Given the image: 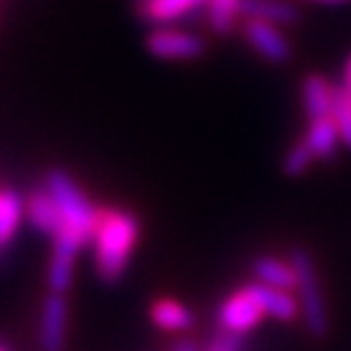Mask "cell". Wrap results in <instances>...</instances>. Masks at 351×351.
Here are the masks:
<instances>
[{"label": "cell", "instance_id": "cell-1", "mask_svg": "<svg viewBox=\"0 0 351 351\" xmlns=\"http://www.w3.org/2000/svg\"><path fill=\"white\" fill-rule=\"evenodd\" d=\"M47 190L55 198L58 213H60V226L55 232V250H52L50 271H47V281H50L52 291H60L71 287L73 278V261L81 252V247L94 239V229H97V219H99V208H94V203L86 198V193L78 188L73 177L63 172V169H52L47 175Z\"/></svg>", "mask_w": 351, "mask_h": 351}, {"label": "cell", "instance_id": "cell-2", "mask_svg": "<svg viewBox=\"0 0 351 351\" xmlns=\"http://www.w3.org/2000/svg\"><path fill=\"white\" fill-rule=\"evenodd\" d=\"M91 242L99 276L104 281H117L125 274L130 252L138 242V219L123 208H99Z\"/></svg>", "mask_w": 351, "mask_h": 351}, {"label": "cell", "instance_id": "cell-3", "mask_svg": "<svg viewBox=\"0 0 351 351\" xmlns=\"http://www.w3.org/2000/svg\"><path fill=\"white\" fill-rule=\"evenodd\" d=\"M291 263H294V271H297V291H300L302 317H304V323H307L313 336H323L328 328V315L313 258L304 250H297L291 255Z\"/></svg>", "mask_w": 351, "mask_h": 351}, {"label": "cell", "instance_id": "cell-4", "mask_svg": "<svg viewBox=\"0 0 351 351\" xmlns=\"http://www.w3.org/2000/svg\"><path fill=\"white\" fill-rule=\"evenodd\" d=\"M265 317L258 284H247L239 291L229 294L219 307V326L229 336H245Z\"/></svg>", "mask_w": 351, "mask_h": 351}, {"label": "cell", "instance_id": "cell-5", "mask_svg": "<svg viewBox=\"0 0 351 351\" xmlns=\"http://www.w3.org/2000/svg\"><path fill=\"white\" fill-rule=\"evenodd\" d=\"M146 47L151 55L162 58V60H193L203 55L206 42L198 34H190L175 26H159L146 37Z\"/></svg>", "mask_w": 351, "mask_h": 351}, {"label": "cell", "instance_id": "cell-6", "mask_svg": "<svg viewBox=\"0 0 351 351\" xmlns=\"http://www.w3.org/2000/svg\"><path fill=\"white\" fill-rule=\"evenodd\" d=\"M65 326H68L65 297L60 291H52L42 304V320H39V346H42V351H63Z\"/></svg>", "mask_w": 351, "mask_h": 351}, {"label": "cell", "instance_id": "cell-7", "mask_svg": "<svg viewBox=\"0 0 351 351\" xmlns=\"http://www.w3.org/2000/svg\"><path fill=\"white\" fill-rule=\"evenodd\" d=\"M245 39L255 52H261L271 63H284L291 55L287 34L268 21H245Z\"/></svg>", "mask_w": 351, "mask_h": 351}, {"label": "cell", "instance_id": "cell-8", "mask_svg": "<svg viewBox=\"0 0 351 351\" xmlns=\"http://www.w3.org/2000/svg\"><path fill=\"white\" fill-rule=\"evenodd\" d=\"M304 143L310 146L315 159H330L341 143V133L336 128L333 114H323V117H313L307 133H304Z\"/></svg>", "mask_w": 351, "mask_h": 351}, {"label": "cell", "instance_id": "cell-9", "mask_svg": "<svg viewBox=\"0 0 351 351\" xmlns=\"http://www.w3.org/2000/svg\"><path fill=\"white\" fill-rule=\"evenodd\" d=\"M239 16L247 21H268L284 26L297 19V5L289 0H242Z\"/></svg>", "mask_w": 351, "mask_h": 351}, {"label": "cell", "instance_id": "cell-10", "mask_svg": "<svg viewBox=\"0 0 351 351\" xmlns=\"http://www.w3.org/2000/svg\"><path fill=\"white\" fill-rule=\"evenodd\" d=\"M26 213V203L16 190L0 185V252L8 247V242L16 237L21 219Z\"/></svg>", "mask_w": 351, "mask_h": 351}, {"label": "cell", "instance_id": "cell-11", "mask_svg": "<svg viewBox=\"0 0 351 351\" xmlns=\"http://www.w3.org/2000/svg\"><path fill=\"white\" fill-rule=\"evenodd\" d=\"M302 99L307 117H323L333 112V99H336V86H330L323 75H307L302 84Z\"/></svg>", "mask_w": 351, "mask_h": 351}, {"label": "cell", "instance_id": "cell-12", "mask_svg": "<svg viewBox=\"0 0 351 351\" xmlns=\"http://www.w3.org/2000/svg\"><path fill=\"white\" fill-rule=\"evenodd\" d=\"M26 216L29 221L37 226L42 234H52L58 232L60 226V213H58V206H55V198L50 195V190H34L26 201Z\"/></svg>", "mask_w": 351, "mask_h": 351}, {"label": "cell", "instance_id": "cell-13", "mask_svg": "<svg viewBox=\"0 0 351 351\" xmlns=\"http://www.w3.org/2000/svg\"><path fill=\"white\" fill-rule=\"evenodd\" d=\"M255 276L261 284L274 289H297V271H294V263L291 261H278L274 255H263L255 261Z\"/></svg>", "mask_w": 351, "mask_h": 351}, {"label": "cell", "instance_id": "cell-14", "mask_svg": "<svg viewBox=\"0 0 351 351\" xmlns=\"http://www.w3.org/2000/svg\"><path fill=\"white\" fill-rule=\"evenodd\" d=\"M208 0H138V13L154 24H169Z\"/></svg>", "mask_w": 351, "mask_h": 351}, {"label": "cell", "instance_id": "cell-15", "mask_svg": "<svg viewBox=\"0 0 351 351\" xmlns=\"http://www.w3.org/2000/svg\"><path fill=\"white\" fill-rule=\"evenodd\" d=\"M151 320L162 330H169V333H182L193 326V313L182 302L172 300V297H162L151 304Z\"/></svg>", "mask_w": 351, "mask_h": 351}, {"label": "cell", "instance_id": "cell-16", "mask_svg": "<svg viewBox=\"0 0 351 351\" xmlns=\"http://www.w3.org/2000/svg\"><path fill=\"white\" fill-rule=\"evenodd\" d=\"M258 291H261V300H263L265 315L278 317V320H294L300 315V300L287 289L265 287L258 281Z\"/></svg>", "mask_w": 351, "mask_h": 351}, {"label": "cell", "instance_id": "cell-17", "mask_svg": "<svg viewBox=\"0 0 351 351\" xmlns=\"http://www.w3.org/2000/svg\"><path fill=\"white\" fill-rule=\"evenodd\" d=\"M242 0H208V19L219 34H229L237 24Z\"/></svg>", "mask_w": 351, "mask_h": 351}, {"label": "cell", "instance_id": "cell-18", "mask_svg": "<svg viewBox=\"0 0 351 351\" xmlns=\"http://www.w3.org/2000/svg\"><path fill=\"white\" fill-rule=\"evenodd\" d=\"M333 120L341 133V143H346L351 149V91L346 86L336 88V99H333Z\"/></svg>", "mask_w": 351, "mask_h": 351}, {"label": "cell", "instance_id": "cell-19", "mask_svg": "<svg viewBox=\"0 0 351 351\" xmlns=\"http://www.w3.org/2000/svg\"><path fill=\"white\" fill-rule=\"evenodd\" d=\"M313 151H310V146L304 143V141H300V143H294L291 149L287 151V156H284V169H287V175H302L307 167H310V162H313Z\"/></svg>", "mask_w": 351, "mask_h": 351}, {"label": "cell", "instance_id": "cell-20", "mask_svg": "<svg viewBox=\"0 0 351 351\" xmlns=\"http://www.w3.org/2000/svg\"><path fill=\"white\" fill-rule=\"evenodd\" d=\"M208 351H239L237 336H229V333H221V336H216V339L211 341Z\"/></svg>", "mask_w": 351, "mask_h": 351}, {"label": "cell", "instance_id": "cell-21", "mask_svg": "<svg viewBox=\"0 0 351 351\" xmlns=\"http://www.w3.org/2000/svg\"><path fill=\"white\" fill-rule=\"evenodd\" d=\"M175 351H198V346H195L193 341L182 339V341H177V343H175Z\"/></svg>", "mask_w": 351, "mask_h": 351}, {"label": "cell", "instance_id": "cell-22", "mask_svg": "<svg viewBox=\"0 0 351 351\" xmlns=\"http://www.w3.org/2000/svg\"><path fill=\"white\" fill-rule=\"evenodd\" d=\"M343 86L351 91V58L346 60V65H343Z\"/></svg>", "mask_w": 351, "mask_h": 351}, {"label": "cell", "instance_id": "cell-23", "mask_svg": "<svg viewBox=\"0 0 351 351\" xmlns=\"http://www.w3.org/2000/svg\"><path fill=\"white\" fill-rule=\"evenodd\" d=\"M313 3H326V5H341V3H349V0H313Z\"/></svg>", "mask_w": 351, "mask_h": 351}, {"label": "cell", "instance_id": "cell-24", "mask_svg": "<svg viewBox=\"0 0 351 351\" xmlns=\"http://www.w3.org/2000/svg\"><path fill=\"white\" fill-rule=\"evenodd\" d=\"M0 351H5V349H3V346H0Z\"/></svg>", "mask_w": 351, "mask_h": 351}]
</instances>
